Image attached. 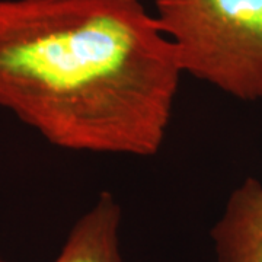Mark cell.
Returning a JSON list of instances; mask_svg holds the SVG:
<instances>
[{"instance_id": "cell-1", "label": "cell", "mask_w": 262, "mask_h": 262, "mask_svg": "<svg viewBox=\"0 0 262 262\" xmlns=\"http://www.w3.org/2000/svg\"><path fill=\"white\" fill-rule=\"evenodd\" d=\"M182 75L140 2L0 0V106L57 147L156 155Z\"/></svg>"}, {"instance_id": "cell-3", "label": "cell", "mask_w": 262, "mask_h": 262, "mask_svg": "<svg viewBox=\"0 0 262 262\" xmlns=\"http://www.w3.org/2000/svg\"><path fill=\"white\" fill-rule=\"evenodd\" d=\"M217 262H262V184L245 179L211 229Z\"/></svg>"}, {"instance_id": "cell-4", "label": "cell", "mask_w": 262, "mask_h": 262, "mask_svg": "<svg viewBox=\"0 0 262 262\" xmlns=\"http://www.w3.org/2000/svg\"><path fill=\"white\" fill-rule=\"evenodd\" d=\"M121 215L117 198L102 192L72 227L53 262H122Z\"/></svg>"}, {"instance_id": "cell-6", "label": "cell", "mask_w": 262, "mask_h": 262, "mask_svg": "<svg viewBox=\"0 0 262 262\" xmlns=\"http://www.w3.org/2000/svg\"><path fill=\"white\" fill-rule=\"evenodd\" d=\"M0 262H8V261H5V259H3V258H0Z\"/></svg>"}, {"instance_id": "cell-2", "label": "cell", "mask_w": 262, "mask_h": 262, "mask_svg": "<svg viewBox=\"0 0 262 262\" xmlns=\"http://www.w3.org/2000/svg\"><path fill=\"white\" fill-rule=\"evenodd\" d=\"M155 18L182 73L262 101V0H156Z\"/></svg>"}, {"instance_id": "cell-5", "label": "cell", "mask_w": 262, "mask_h": 262, "mask_svg": "<svg viewBox=\"0 0 262 262\" xmlns=\"http://www.w3.org/2000/svg\"><path fill=\"white\" fill-rule=\"evenodd\" d=\"M121 2H139V0H121Z\"/></svg>"}]
</instances>
